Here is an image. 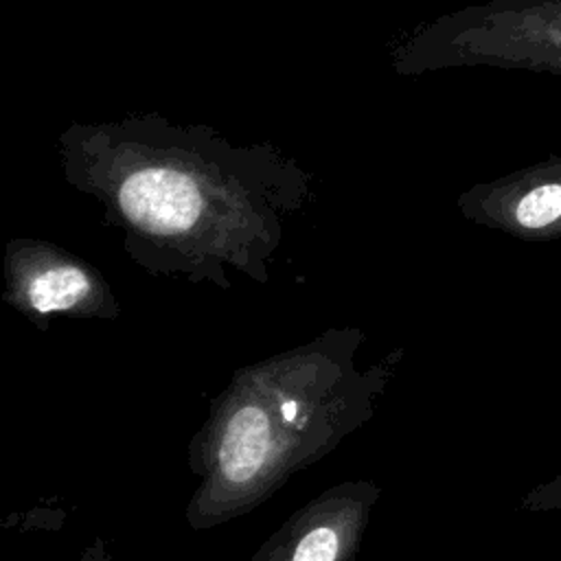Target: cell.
I'll return each mask as SVG.
<instances>
[{
    "label": "cell",
    "instance_id": "cell-8",
    "mask_svg": "<svg viewBox=\"0 0 561 561\" xmlns=\"http://www.w3.org/2000/svg\"><path fill=\"white\" fill-rule=\"evenodd\" d=\"M77 561H112L107 541H105L101 535H96V537L81 550V554L77 557Z\"/></svg>",
    "mask_w": 561,
    "mask_h": 561
},
{
    "label": "cell",
    "instance_id": "cell-2",
    "mask_svg": "<svg viewBox=\"0 0 561 561\" xmlns=\"http://www.w3.org/2000/svg\"><path fill=\"white\" fill-rule=\"evenodd\" d=\"M364 342L359 327H327L230 375L186 447L193 530L252 513L373 419L401 353L359 366Z\"/></svg>",
    "mask_w": 561,
    "mask_h": 561
},
{
    "label": "cell",
    "instance_id": "cell-1",
    "mask_svg": "<svg viewBox=\"0 0 561 561\" xmlns=\"http://www.w3.org/2000/svg\"><path fill=\"white\" fill-rule=\"evenodd\" d=\"M57 151L64 180L103 208L134 265L224 291L230 274L270 280L289 221L313 199V173L276 145H234L158 112L72 121Z\"/></svg>",
    "mask_w": 561,
    "mask_h": 561
},
{
    "label": "cell",
    "instance_id": "cell-6",
    "mask_svg": "<svg viewBox=\"0 0 561 561\" xmlns=\"http://www.w3.org/2000/svg\"><path fill=\"white\" fill-rule=\"evenodd\" d=\"M456 206L465 219L522 241L561 239V156L473 184Z\"/></svg>",
    "mask_w": 561,
    "mask_h": 561
},
{
    "label": "cell",
    "instance_id": "cell-5",
    "mask_svg": "<svg viewBox=\"0 0 561 561\" xmlns=\"http://www.w3.org/2000/svg\"><path fill=\"white\" fill-rule=\"evenodd\" d=\"M381 486L375 480L337 482L276 528L250 561H355Z\"/></svg>",
    "mask_w": 561,
    "mask_h": 561
},
{
    "label": "cell",
    "instance_id": "cell-4",
    "mask_svg": "<svg viewBox=\"0 0 561 561\" xmlns=\"http://www.w3.org/2000/svg\"><path fill=\"white\" fill-rule=\"evenodd\" d=\"M2 300L37 329L50 318L116 320L121 302L83 256L35 237H13L2 256Z\"/></svg>",
    "mask_w": 561,
    "mask_h": 561
},
{
    "label": "cell",
    "instance_id": "cell-7",
    "mask_svg": "<svg viewBox=\"0 0 561 561\" xmlns=\"http://www.w3.org/2000/svg\"><path fill=\"white\" fill-rule=\"evenodd\" d=\"M522 511L528 513H554L561 511V473L535 484L519 502Z\"/></svg>",
    "mask_w": 561,
    "mask_h": 561
},
{
    "label": "cell",
    "instance_id": "cell-3",
    "mask_svg": "<svg viewBox=\"0 0 561 561\" xmlns=\"http://www.w3.org/2000/svg\"><path fill=\"white\" fill-rule=\"evenodd\" d=\"M397 75L491 66L561 75V0H489L434 18L392 48Z\"/></svg>",
    "mask_w": 561,
    "mask_h": 561
}]
</instances>
